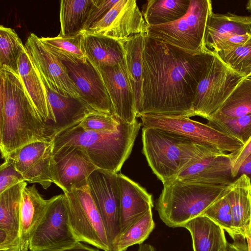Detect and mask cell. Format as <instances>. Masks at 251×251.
<instances>
[{"instance_id":"cell-27","label":"cell","mask_w":251,"mask_h":251,"mask_svg":"<svg viewBox=\"0 0 251 251\" xmlns=\"http://www.w3.org/2000/svg\"><path fill=\"white\" fill-rule=\"evenodd\" d=\"M251 34V17L238 15L231 13L217 14L212 12L208 18L205 43H210L228 34Z\"/></svg>"},{"instance_id":"cell-47","label":"cell","mask_w":251,"mask_h":251,"mask_svg":"<svg viewBox=\"0 0 251 251\" xmlns=\"http://www.w3.org/2000/svg\"><path fill=\"white\" fill-rule=\"evenodd\" d=\"M137 251H156L154 247L148 244H142L140 245Z\"/></svg>"},{"instance_id":"cell-23","label":"cell","mask_w":251,"mask_h":251,"mask_svg":"<svg viewBox=\"0 0 251 251\" xmlns=\"http://www.w3.org/2000/svg\"><path fill=\"white\" fill-rule=\"evenodd\" d=\"M226 197L230 205L234 230L239 238H245L251 228V179L242 174L226 189Z\"/></svg>"},{"instance_id":"cell-46","label":"cell","mask_w":251,"mask_h":251,"mask_svg":"<svg viewBox=\"0 0 251 251\" xmlns=\"http://www.w3.org/2000/svg\"><path fill=\"white\" fill-rule=\"evenodd\" d=\"M239 173L251 176V154L244 162L239 170Z\"/></svg>"},{"instance_id":"cell-1","label":"cell","mask_w":251,"mask_h":251,"mask_svg":"<svg viewBox=\"0 0 251 251\" xmlns=\"http://www.w3.org/2000/svg\"><path fill=\"white\" fill-rule=\"evenodd\" d=\"M212 55V51H186L146 34L137 118L146 114L192 117L196 91Z\"/></svg>"},{"instance_id":"cell-18","label":"cell","mask_w":251,"mask_h":251,"mask_svg":"<svg viewBox=\"0 0 251 251\" xmlns=\"http://www.w3.org/2000/svg\"><path fill=\"white\" fill-rule=\"evenodd\" d=\"M231 159L230 153L207 156L191 164L176 178L227 187L233 182Z\"/></svg>"},{"instance_id":"cell-45","label":"cell","mask_w":251,"mask_h":251,"mask_svg":"<svg viewBox=\"0 0 251 251\" xmlns=\"http://www.w3.org/2000/svg\"><path fill=\"white\" fill-rule=\"evenodd\" d=\"M246 239L240 238L234 240L231 244H228V251H247Z\"/></svg>"},{"instance_id":"cell-49","label":"cell","mask_w":251,"mask_h":251,"mask_svg":"<svg viewBox=\"0 0 251 251\" xmlns=\"http://www.w3.org/2000/svg\"><path fill=\"white\" fill-rule=\"evenodd\" d=\"M0 251H20L19 246L0 249Z\"/></svg>"},{"instance_id":"cell-38","label":"cell","mask_w":251,"mask_h":251,"mask_svg":"<svg viewBox=\"0 0 251 251\" xmlns=\"http://www.w3.org/2000/svg\"><path fill=\"white\" fill-rule=\"evenodd\" d=\"M121 120L115 116L92 110L81 120L79 125L84 130L98 132H110L116 131Z\"/></svg>"},{"instance_id":"cell-31","label":"cell","mask_w":251,"mask_h":251,"mask_svg":"<svg viewBox=\"0 0 251 251\" xmlns=\"http://www.w3.org/2000/svg\"><path fill=\"white\" fill-rule=\"evenodd\" d=\"M26 185L25 181L0 194V228L19 238L22 194Z\"/></svg>"},{"instance_id":"cell-33","label":"cell","mask_w":251,"mask_h":251,"mask_svg":"<svg viewBox=\"0 0 251 251\" xmlns=\"http://www.w3.org/2000/svg\"><path fill=\"white\" fill-rule=\"evenodd\" d=\"M25 48L21 39L12 28L0 26V69L18 73V60Z\"/></svg>"},{"instance_id":"cell-50","label":"cell","mask_w":251,"mask_h":251,"mask_svg":"<svg viewBox=\"0 0 251 251\" xmlns=\"http://www.w3.org/2000/svg\"><path fill=\"white\" fill-rule=\"evenodd\" d=\"M246 8L251 12V0H249L246 4Z\"/></svg>"},{"instance_id":"cell-43","label":"cell","mask_w":251,"mask_h":251,"mask_svg":"<svg viewBox=\"0 0 251 251\" xmlns=\"http://www.w3.org/2000/svg\"><path fill=\"white\" fill-rule=\"evenodd\" d=\"M19 246L20 238L0 228V249Z\"/></svg>"},{"instance_id":"cell-25","label":"cell","mask_w":251,"mask_h":251,"mask_svg":"<svg viewBox=\"0 0 251 251\" xmlns=\"http://www.w3.org/2000/svg\"><path fill=\"white\" fill-rule=\"evenodd\" d=\"M84 46L87 58L97 68L116 65L125 60V49L121 40L85 34Z\"/></svg>"},{"instance_id":"cell-32","label":"cell","mask_w":251,"mask_h":251,"mask_svg":"<svg viewBox=\"0 0 251 251\" xmlns=\"http://www.w3.org/2000/svg\"><path fill=\"white\" fill-rule=\"evenodd\" d=\"M251 114V77L243 78L208 120H225Z\"/></svg>"},{"instance_id":"cell-9","label":"cell","mask_w":251,"mask_h":251,"mask_svg":"<svg viewBox=\"0 0 251 251\" xmlns=\"http://www.w3.org/2000/svg\"><path fill=\"white\" fill-rule=\"evenodd\" d=\"M64 194L70 225L78 241L110 251L105 227L88 186Z\"/></svg>"},{"instance_id":"cell-21","label":"cell","mask_w":251,"mask_h":251,"mask_svg":"<svg viewBox=\"0 0 251 251\" xmlns=\"http://www.w3.org/2000/svg\"><path fill=\"white\" fill-rule=\"evenodd\" d=\"M18 73L27 94L47 128L55 122L45 87L25 47L18 60Z\"/></svg>"},{"instance_id":"cell-34","label":"cell","mask_w":251,"mask_h":251,"mask_svg":"<svg viewBox=\"0 0 251 251\" xmlns=\"http://www.w3.org/2000/svg\"><path fill=\"white\" fill-rule=\"evenodd\" d=\"M155 226L152 210L122 234L116 245V251H126L134 245L142 244L149 236Z\"/></svg>"},{"instance_id":"cell-51","label":"cell","mask_w":251,"mask_h":251,"mask_svg":"<svg viewBox=\"0 0 251 251\" xmlns=\"http://www.w3.org/2000/svg\"><path fill=\"white\" fill-rule=\"evenodd\" d=\"M248 41H251V34H250V36H249V38H248V39L247 42H248Z\"/></svg>"},{"instance_id":"cell-15","label":"cell","mask_w":251,"mask_h":251,"mask_svg":"<svg viewBox=\"0 0 251 251\" xmlns=\"http://www.w3.org/2000/svg\"><path fill=\"white\" fill-rule=\"evenodd\" d=\"M25 47L39 75L51 90L65 97L81 100L63 62L46 49L39 37L31 33Z\"/></svg>"},{"instance_id":"cell-53","label":"cell","mask_w":251,"mask_h":251,"mask_svg":"<svg viewBox=\"0 0 251 251\" xmlns=\"http://www.w3.org/2000/svg\"><path fill=\"white\" fill-rule=\"evenodd\" d=\"M250 77H251V76H250Z\"/></svg>"},{"instance_id":"cell-30","label":"cell","mask_w":251,"mask_h":251,"mask_svg":"<svg viewBox=\"0 0 251 251\" xmlns=\"http://www.w3.org/2000/svg\"><path fill=\"white\" fill-rule=\"evenodd\" d=\"M190 0H149L142 14L148 26L176 21L187 12Z\"/></svg>"},{"instance_id":"cell-42","label":"cell","mask_w":251,"mask_h":251,"mask_svg":"<svg viewBox=\"0 0 251 251\" xmlns=\"http://www.w3.org/2000/svg\"><path fill=\"white\" fill-rule=\"evenodd\" d=\"M230 153L232 156V174L234 178L239 174L244 162L251 154V137L239 150Z\"/></svg>"},{"instance_id":"cell-41","label":"cell","mask_w":251,"mask_h":251,"mask_svg":"<svg viewBox=\"0 0 251 251\" xmlns=\"http://www.w3.org/2000/svg\"><path fill=\"white\" fill-rule=\"evenodd\" d=\"M250 34H228L221 37L208 44L207 48L213 51L227 50L246 43Z\"/></svg>"},{"instance_id":"cell-14","label":"cell","mask_w":251,"mask_h":251,"mask_svg":"<svg viewBox=\"0 0 251 251\" xmlns=\"http://www.w3.org/2000/svg\"><path fill=\"white\" fill-rule=\"evenodd\" d=\"M148 30L135 0H118L107 13L85 32L121 40Z\"/></svg>"},{"instance_id":"cell-13","label":"cell","mask_w":251,"mask_h":251,"mask_svg":"<svg viewBox=\"0 0 251 251\" xmlns=\"http://www.w3.org/2000/svg\"><path fill=\"white\" fill-rule=\"evenodd\" d=\"M53 150L51 140L36 141L14 151L5 159L12 164L25 181L38 183L47 189L53 183L51 173Z\"/></svg>"},{"instance_id":"cell-8","label":"cell","mask_w":251,"mask_h":251,"mask_svg":"<svg viewBox=\"0 0 251 251\" xmlns=\"http://www.w3.org/2000/svg\"><path fill=\"white\" fill-rule=\"evenodd\" d=\"M139 117L144 127L169 131L216 151L233 152L244 145L238 139L188 117L146 114Z\"/></svg>"},{"instance_id":"cell-19","label":"cell","mask_w":251,"mask_h":251,"mask_svg":"<svg viewBox=\"0 0 251 251\" xmlns=\"http://www.w3.org/2000/svg\"><path fill=\"white\" fill-rule=\"evenodd\" d=\"M120 190V237L153 206L146 190L126 176L118 174Z\"/></svg>"},{"instance_id":"cell-28","label":"cell","mask_w":251,"mask_h":251,"mask_svg":"<svg viewBox=\"0 0 251 251\" xmlns=\"http://www.w3.org/2000/svg\"><path fill=\"white\" fill-rule=\"evenodd\" d=\"M95 0H62L60 6L59 37H69L83 32L85 23Z\"/></svg>"},{"instance_id":"cell-3","label":"cell","mask_w":251,"mask_h":251,"mask_svg":"<svg viewBox=\"0 0 251 251\" xmlns=\"http://www.w3.org/2000/svg\"><path fill=\"white\" fill-rule=\"evenodd\" d=\"M80 122L56 134L50 139L53 151L65 146L82 148L98 168L117 173L130 155L142 123L121 121L118 129L110 132L85 130Z\"/></svg>"},{"instance_id":"cell-22","label":"cell","mask_w":251,"mask_h":251,"mask_svg":"<svg viewBox=\"0 0 251 251\" xmlns=\"http://www.w3.org/2000/svg\"><path fill=\"white\" fill-rule=\"evenodd\" d=\"M52 197L44 199L35 185L22 191L20 230V251H28L31 236L44 216Z\"/></svg>"},{"instance_id":"cell-10","label":"cell","mask_w":251,"mask_h":251,"mask_svg":"<svg viewBox=\"0 0 251 251\" xmlns=\"http://www.w3.org/2000/svg\"><path fill=\"white\" fill-rule=\"evenodd\" d=\"M88 186L106 230L110 251H116L120 237V190L118 174L97 169L89 176Z\"/></svg>"},{"instance_id":"cell-4","label":"cell","mask_w":251,"mask_h":251,"mask_svg":"<svg viewBox=\"0 0 251 251\" xmlns=\"http://www.w3.org/2000/svg\"><path fill=\"white\" fill-rule=\"evenodd\" d=\"M143 153L153 173L162 183L176 178L192 163L216 151L176 133L156 128L143 127Z\"/></svg>"},{"instance_id":"cell-48","label":"cell","mask_w":251,"mask_h":251,"mask_svg":"<svg viewBox=\"0 0 251 251\" xmlns=\"http://www.w3.org/2000/svg\"><path fill=\"white\" fill-rule=\"evenodd\" d=\"M247 240V251H251V229H249L245 236Z\"/></svg>"},{"instance_id":"cell-16","label":"cell","mask_w":251,"mask_h":251,"mask_svg":"<svg viewBox=\"0 0 251 251\" xmlns=\"http://www.w3.org/2000/svg\"><path fill=\"white\" fill-rule=\"evenodd\" d=\"M81 99L95 110L115 115L113 104L98 68L87 58L75 64L63 62Z\"/></svg>"},{"instance_id":"cell-40","label":"cell","mask_w":251,"mask_h":251,"mask_svg":"<svg viewBox=\"0 0 251 251\" xmlns=\"http://www.w3.org/2000/svg\"><path fill=\"white\" fill-rule=\"evenodd\" d=\"M118 0H95L83 28L84 33L95 23L100 20Z\"/></svg>"},{"instance_id":"cell-11","label":"cell","mask_w":251,"mask_h":251,"mask_svg":"<svg viewBox=\"0 0 251 251\" xmlns=\"http://www.w3.org/2000/svg\"><path fill=\"white\" fill-rule=\"evenodd\" d=\"M78 242L70 225L65 195L52 197L46 213L31 236L29 250H56Z\"/></svg>"},{"instance_id":"cell-35","label":"cell","mask_w":251,"mask_h":251,"mask_svg":"<svg viewBox=\"0 0 251 251\" xmlns=\"http://www.w3.org/2000/svg\"><path fill=\"white\" fill-rule=\"evenodd\" d=\"M216 52L221 60L231 69L245 77L251 76V41Z\"/></svg>"},{"instance_id":"cell-44","label":"cell","mask_w":251,"mask_h":251,"mask_svg":"<svg viewBox=\"0 0 251 251\" xmlns=\"http://www.w3.org/2000/svg\"><path fill=\"white\" fill-rule=\"evenodd\" d=\"M41 251H100L97 249L92 248L86 244L79 242L75 245L62 249L45 250Z\"/></svg>"},{"instance_id":"cell-2","label":"cell","mask_w":251,"mask_h":251,"mask_svg":"<svg viewBox=\"0 0 251 251\" xmlns=\"http://www.w3.org/2000/svg\"><path fill=\"white\" fill-rule=\"evenodd\" d=\"M0 149L5 159L29 143L48 139L46 124L32 102L19 74L0 69Z\"/></svg>"},{"instance_id":"cell-26","label":"cell","mask_w":251,"mask_h":251,"mask_svg":"<svg viewBox=\"0 0 251 251\" xmlns=\"http://www.w3.org/2000/svg\"><path fill=\"white\" fill-rule=\"evenodd\" d=\"M146 34H137L121 40L125 49L126 64L134 93L136 111L142 98L143 51Z\"/></svg>"},{"instance_id":"cell-6","label":"cell","mask_w":251,"mask_h":251,"mask_svg":"<svg viewBox=\"0 0 251 251\" xmlns=\"http://www.w3.org/2000/svg\"><path fill=\"white\" fill-rule=\"evenodd\" d=\"M213 12L210 0H190L187 13L180 19L166 24L148 26L150 38L196 53L212 50L205 45L208 20Z\"/></svg>"},{"instance_id":"cell-29","label":"cell","mask_w":251,"mask_h":251,"mask_svg":"<svg viewBox=\"0 0 251 251\" xmlns=\"http://www.w3.org/2000/svg\"><path fill=\"white\" fill-rule=\"evenodd\" d=\"M85 33L81 32L69 37H43L39 40L46 49L64 62L75 64L85 63L87 57L84 41Z\"/></svg>"},{"instance_id":"cell-39","label":"cell","mask_w":251,"mask_h":251,"mask_svg":"<svg viewBox=\"0 0 251 251\" xmlns=\"http://www.w3.org/2000/svg\"><path fill=\"white\" fill-rule=\"evenodd\" d=\"M25 179L12 164L7 159L0 166V194Z\"/></svg>"},{"instance_id":"cell-54","label":"cell","mask_w":251,"mask_h":251,"mask_svg":"<svg viewBox=\"0 0 251 251\" xmlns=\"http://www.w3.org/2000/svg\"><path fill=\"white\" fill-rule=\"evenodd\" d=\"M250 229H251V228H250Z\"/></svg>"},{"instance_id":"cell-5","label":"cell","mask_w":251,"mask_h":251,"mask_svg":"<svg viewBox=\"0 0 251 251\" xmlns=\"http://www.w3.org/2000/svg\"><path fill=\"white\" fill-rule=\"evenodd\" d=\"M163 184L156 209L162 221L171 227H182L189 220L201 215L227 187L177 178Z\"/></svg>"},{"instance_id":"cell-17","label":"cell","mask_w":251,"mask_h":251,"mask_svg":"<svg viewBox=\"0 0 251 251\" xmlns=\"http://www.w3.org/2000/svg\"><path fill=\"white\" fill-rule=\"evenodd\" d=\"M97 68L111 99L115 116L124 123H134L137 120L135 99L125 59L116 65Z\"/></svg>"},{"instance_id":"cell-24","label":"cell","mask_w":251,"mask_h":251,"mask_svg":"<svg viewBox=\"0 0 251 251\" xmlns=\"http://www.w3.org/2000/svg\"><path fill=\"white\" fill-rule=\"evenodd\" d=\"M182 227L190 233L194 251H222L227 248L224 230L206 216L196 217Z\"/></svg>"},{"instance_id":"cell-37","label":"cell","mask_w":251,"mask_h":251,"mask_svg":"<svg viewBox=\"0 0 251 251\" xmlns=\"http://www.w3.org/2000/svg\"><path fill=\"white\" fill-rule=\"evenodd\" d=\"M225 193L201 215L206 216L228 233L233 240L239 238L234 230L230 205Z\"/></svg>"},{"instance_id":"cell-12","label":"cell","mask_w":251,"mask_h":251,"mask_svg":"<svg viewBox=\"0 0 251 251\" xmlns=\"http://www.w3.org/2000/svg\"><path fill=\"white\" fill-rule=\"evenodd\" d=\"M97 169L79 147L65 146L53 151V181L64 194L88 186V178Z\"/></svg>"},{"instance_id":"cell-20","label":"cell","mask_w":251,"mask_h":251,"mask_svg":"<svg viewBox=\"0 0 251 251\" xmlns=\"http://www.w3.org/2000/svg\"><path fill=\"white\" fill-rule=\"evenodd\" d=\"M39 75L55 118L54 123L47 128L48 139L50 140L59 131L80 122L94 109L80 99L65 97L54 92Z\"/></svg>"},{"instance_id":"cell-7","label":"cell","mask_w":251,"mask_h":251,"mask_svg":"<svg viewBox=\"0 0 251 251\" xmlns=\"http://www.w3.org/2000/svg\"><path fill=\"white\" fill-rule=\"evenodd\" d=\"M207 65L198 85L192 116L209 120L245 77L229 68L216 52Z\"/></svg>"},{"instance_id":"cell-52","label":"cell","mask_w":251,"mask_h":251,"mask_svg":"<svg viewBox=\"0 0 251 251\" xmlns=\"http://www.w3.org/2000/svg\"><path fill=\"white\" fill-rule=\"evenodd\" d=\"M222 251H228V249L227 248V249H226L225 250H223Z\"/></svg>"},{"instance_id":"cell-36","label":"cell","mask_w":251,"mask_h":251,"mask_svg":"<svg viewBox=\"0 0 251 251\" xmlns=\"http://www.w3.org/2000/svg\"><path fill=\"white\" fill-rule=\"evenodd\" d=\"M207 124L245 144L251 137V114L225 120H210Z\"/></svg>"}]
</instances>
